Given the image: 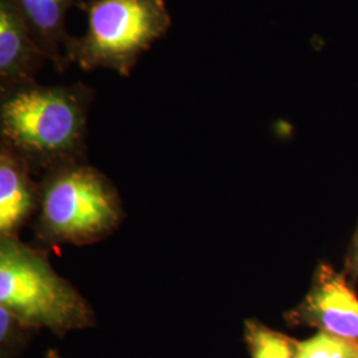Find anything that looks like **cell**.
Returning a JSON list of instances; mask_svg holds the SVG:
<instances>
[{"label": "cell", "mask_w": 358, "mask_h": 358, "mask_svg": "<svg viewBox=\"0 0 358 358\" xmlns=\"http://www.w3.org/2000/svg\"><path fill=\"white\" fill-rule=\"evenodd\" d=\"M90 100V90L81 83H34L1 90L3 143L24 159L52 161L75 154L84 138Z\"/></svg>", "instance_id": "1"}, {"label": "cell", "mask_w": 358, "mask_h": 358, "mask_svg": "<svg viewBox=\"0 0 358 358\" xmlns=\"http://www.w3.org/2000/svg\"><path fill=\"white\" fill-rule=\"evenodd\" d=\"M85 32L71 38L66 63L83 71L108 69L128 77L173 19L166 0H85Z\"/></svg>", "instance_id": "2"}, {"label": "cell", "mask_w": 358, "mask_h": 358, "mask_svg": "<svg viewBox=\"0 0 358 358\" xmlns=\"http://www.w3.org/2000/svg\"><path fill=\"white\" fill-rule=\"evenodd\" d=\"M0 304L27 325L55 332L90 324V310L81 297L41 256L8 239L0 250Z\"/></svg>", "instance_id": "3"}, {"label": "cell", "mask_w": 358, "mask_h": 358, "mask_svg": "<svg viewBox=\"0 0 358 358\" xmlns=\"http://www.w3.org/2000/svg\"><path fill=\"white\" fill-rule=\"evenodd\" d=\"M117 220L113 195L103 177L87 166H68L50 180L43 201V224L52 235L88 241Z\"/></svg>", "instance_id": "4"}, {"label": "cell", "mask_w": 358, "mask_h": 358, "mask_svg": "<svg viewBox=\"0 0 358 358\" xmlns=\"http://www.w3.org/2000/svg\"><path fill=\"white\" fill-rule=\"evenodd\" d=\"M294 322L358 343V297L345 275L321 266L309 294L294 313Z\"/></svg>", "instance_id": "5"}, {"label": "cell", "mask_w": 358, "mask_h": 358, "mask_svg": "<svg viewBox=\"0 0 358 358\" xmlns=\"http://www.w3.org/2000/svg\"><path fill=\"white\" fill-rule=\"evenodd\" d=\"M44 62L26 20L11 0H0V88L10 90L36 83Z\"/></svg>", "instance_id": "6"}, {"label": "cell", "mask_w": 358, "mask_h": 358, "mask_svg": "<svg viewBox=\"0 0 358 358\" xmlns=\"http://www.w3.org/2000/svg\"><path fill=\"white\" fill-rule=\"evenodd\" d=\"M26 20L38 48L56 69L63 71L66 63L68 35L65 20L71 8L84 0H11Z\"/></svg>", "instance_id": "7"}, {"label": "cell", "mask_w": 358, "mask_h": 358, "mask_svg": "<svg viewBox=\"0 0 358 358\" xmlns=\"http://www.w3.org/2000/svg\"><path fill=\"white\" fill-rule=\"evenodd\" d=\"M32 206L27 178L26 159L7 145L0 153V230L7 234L17 227Z\"/></svg>", "instance_id": "8"}, {"label": "cell", "mask_w": 358, "mask_h": 358, "mask_svg": "<svg viewBox=\"0 0 358 358\" xmlns=\"http://www.w3.org/2000/svg\"><path fill=\"white\" fill-rule=\"evenodd\" d=\"M245 338L252 358H297V341L260 324L248 321Z\"/></svg>", "instance_id": "9"}, {"label": "cell", "mask_w": 358, "mask_h": 358, "mask_svg": "<svg viewBox=\"0 0 358 358\" xmlns=\"http://www.w3.org/2000/svg\"><path fill=\"white\" fill-rule=\"evenodd\" d=\"M297 358H358V343L320 332L299 343Z\"/></svg>", "instance_id": "10"}, {"label": "cell", "mask_w": 358, "mask_h": 358, "mask_svg": "<svg viewBox=\"0 0 358 358\" xmlns=\"http://www.w3.org/2000/svg\"><path fill=\"white\" fill-rule=\"evenodd\" d=\"M345 275L352 278L353 280L358 279V229L346 259Z\"/></svg>", "instance_id": "11"}, {"label": "cell", "mask_w": 358, "mask_h": 358, "mask_svg": "<svg viewBox=\"0 0 358 358\" xmlns=\"http://www.w3.org/2000/svg\"><path fill=\"white\" fill-rule=\"evenodd\" d=\"M47 358H60L56 353H53V352H51L48 356H47Z\"/></svg>", "instance_id": "12"}, {"label": "cell", "mask_w": 358, "mask_h": 358, "mask_svg": "<svg viewBox=\"0 0 358 358\" xmlns=\"http://www.w3.org/2000/svg\"><path fill=\"white\" fill-rule=\"evenodd\" d=\"M84 1H85V0H84Z\"/></svg>", "instance_id": "13"}]
</instances>
